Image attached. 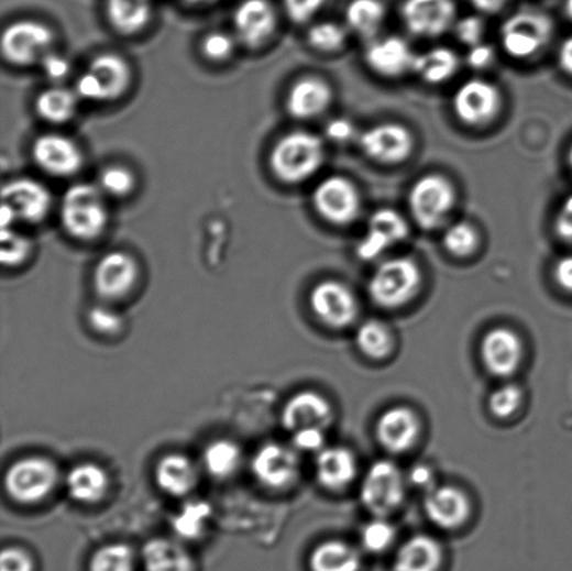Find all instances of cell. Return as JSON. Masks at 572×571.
Masks as SVG:
<instances>
[{
	"mask_svg": "<svg viewBox=\"0 0 572 571\" xmlns=\"http://www.w3.org/2000/svg\"><path fill=\"white\" fill-rule=\"evenodd\" d=\"M326 161V147L316 133L296 131L286 133L270 153V168L277 179L299 185L319 173Z\"/></svg>",
	"mask_w": 572,
	"mask_h": 571,
	"instance_id": "6da1fadb",
	"label": "cell"
},
{
	"mask_svg": "<svg viewBox=\"0 0 572 571\" xmlns=\"http://www.w3.org/2000/svg\"><path fill=\"white\" fill-rule=\"evenodd\" d=\"M59 216L67 235L79 241H94L108 227L106 194L100 186L86 182L72 185L62 197Z\"/></svg>",
	"mask_w": 572,
	"mask_h": 571,
	"instance_id": "7a4b0ae2",
	"label": "cell"
},
{
	"mask_svg": "<svg viewBox=\"0 0 572 571\" xmlns=\"http://www.w3.org/2000/svg\"><path fill=\"white\" fill-rule=\"evenodd\" d=\"M422 283V270L414 259L394 257L374 270L367 289L380 308L397 309L418 295Z\"/></svg>",
	"mask_w": 572,
	"mask_h": 571,
	"instance_id": "3957f363",
	"label": "cell"
},
{
	"mask_svg": "<svg viewBox=\"0 0 572 571\" xmlns=\"http://www.w3.org/2000/svg\"><path fill=\"white\" fill-rule=\"evenodd\" d=\"M457 202V191L443 175H425L415 182L408 195V206L416 226L424 231L441 227Z\"/></svg>",
	"mask_w": 572,
	"mask_h": 571,
	"instance_id": "277c9868",
	"label": "cell"
},
{
	"mask_svg": "<svg viewBox=\"0 0 572 571\" xmlns=\"http://www.w3.org/2000/svg\"><path fill=\"white\" fill-rule=\"evenodd\" d=\"M132 83V69L117 54L96 56L76 83V92L81 100L109 102L118 100Z\"/></svg>",
	"mask_w": 572,
	"mask_h": 571,
	"instance_id": "5b68a950",
	"label": "cell"
},
{
	"mask_svg": "<svg viewBox=\"0 0 572 571\" xmlns=\"http://www.w3.org/2000/svg\"><path fill=\"white\" fill-rule=\"evenodd\" d=\"M59 480L57 466L45 457L15 461L4 476V487L14 502L34 505L51 495Z\"/></svg>",
	"mask_w": 572,
	"mask_h": 571,
	"instance_id": "8992f818",
	"label": "cell"
},
{
	"mask_svg": "<svg viewBox=\"0 0 572 571\" xmlns=\"http://www.w3.org/2000/svg\"><path fill=\"white\" fill-rule=\"evenodd\" d=\"M553 30V20L548 14L537 10H521L503 24V48L512 58H530L549 44Z\"/></svg>",
	"mask_w": 572,
	"mask_h": 571,
	"instance_id": "52a82bcc",
	"label": "cell"
},
{
	"mask_svg": "<svg viewBox=\"0 0 572 571\" xmlns=\"http://www.w3.org/2000/svg\"><path fill=\"white\" fill-rule=\"evenodd\" d=\"M404 497L403 471L388 460L372 464L361 485V501L366 510L376 517H387L403 505Z\"/></svg>",
	"mask_w": 572,
	"mask_h": 571,
	"instance_id": "ba28073f",
	"label": "cell"
},
{
	"mask_svg": "<svg viewBox=\"0 0 572 571\" xmlns=\"http://www.w3.org/2000/svg\"><path fill=\"white\" fill-rule=\"evenodd\" d=\"M54 33L48 25L35 20H20L4 29L2 54L10 65L25 67L41 62L48 54Z\"/></svg>",
	"mask_w": 572,
	"mask_h": 571,
	"instance_id": "9c48e42d",
	"label": "cell"
},
{
	"mask_svg": "<svg viewBox=\"0 0 572 571\" xmlns=\"http://www.w3.org/2000/svg\"><path fill=\"white\" fill-rule=\"evenodd\" d=\"M311 201L317 215L332 226H350L361 215V195L345 176L334 175L321 180Z\"/></svg>",
	"mask_w": 572,
	"mask_h": 571,
	"instance_id": "30bf717a",
	"label": "cell"
},
{
	"mask_svg": "<svg viewBox=\"0 0 572 571\" xmlns=\"http://www.w3.org/2000/svg\"><path fill=\"white\" fill-rule=\"evenodd\" d=\"M502 92L493 83L472 79L464 83L452 98V108L462 123L468 127H485L501 113Z\"/></svg>",
	"mask_w": 572,
	"mask_h": 571,
	"instance_id": "8fae6325",
	"label": "cell"
},
{
	"mask_svg": "<svg viewBox=\"0 0 572 571\" xmlns=\"http://www.w3.org/2000/svg\"><path fill=\"white\" fill-rule=\"evenodd\" d=\"M310 308L322 325L345 329L356 320L359 303L348 285L337 279H324L310 293Z\"/></svg>",
	"mask_w": 572,
	"mask_h": 571,
	"instance_id": "7c38bea8",
	"label": "cell"
},
{
	"mask_svg": "<svg viewBox=\"0 0 572 571\" xmlns=\"http://www.w3.org/2000/svg\"><path fill=\"white\" fill-rule=\"evenodd\" d=\"M359 144L369 158L394 165L409 158L415 149V139L404 124L384 122L374 124L363 132Z\"/></svg>",
	"mask_w": 572,
	"mask_h": 571,
	"instance_id": "4fadbf2b",
	"label": "cell"
},
{
	"mask_svg": "<svg viewBox=\"0 0 572 571\" xmlns=\"http://www.w3.org/2000/svg\"><path fill=\"white\" fill-rule=\"evenodd\" d=\"M253 475L260 484L273 491H283L298 480L300 463L295 448L280 443L262 446L252 460Z\"/></svg>",
	"mask_w": 572,
	"mask_h": 571,
	"instance_id": "5bb4252c",
	"label": "cell"
},
{
	"mask_svg": "<svg viewBox=\"0 0 572 571\" xmlns=\"http://www.w3.org/2000/svg\"><path fill=\"white\" fill-rule=\"evenodd\" d=\"M31 155L44 173L57 178H69L76 175L85 163V157L75 140L61 133L41 134L34 140Z\"/></svg>",
	"mask_w": 572,
	"mask_h": 571,
	"instance_id": "9a60e30c",
	"label": "cell"
},
{
	"mask_svg": "<svg viewBox=\"0 0 572 571\" xmlns=\"http://www.w3.org/2000/svg\"><path fill=\"white\" fill-rule=\"evenodd\" d=\"M405 28L425 39H436L455 24L454 0H405L400 8Z\"/></svg>",
	"mask_w": 572,
	"mask_h": 571,
	"instance_id": "2e32d148",
	"label": "cell"
},
{
	"mask_svg": "<svg viewBox=\"0 0 572 571\" xmlns=\"http://www.w3.org/2000/svg\"><path fill=\"white\" fill-rule=\"evenodd\" d=\"M409 237V226L398 211L380 209L369 220L367 232L358 243L356 253L362 261H374L395 243Z\"/></svg>",
	"mask_w": 572,
	"mask_h": 571,
	"instance_id": "e0dca14e",
	"label": "cell"
},
{
	"mask_svg": "<svg viewBox=\"0 0 572 571\" xmlns=\"http://www.w3.org/2000/svg\"><path fill=\"white\" fill-rule=\"evenodd\" d=\"M139 278L138 262L130 254L114 251L107 253L94 270V288L103 299L127 297Z\"/></svg>",
	"mask_w": 572,
	"mask_h": 571,
	"instance_id": "ac0fdd59",
	"label": "cell"
},
{
	"mask_svg": "<svg viewBox=\"0 0 572 571\" xmlns=\"http://www.w3.org/2000/svg\"><path fill=\"white\" fill-rule=\"evenodd\" d=\"M2 202L12 207L19 221L40 224L52 209V194L41 182L31 178H15L2 189Z\"/></svg>",
	"mask_w": 572,
	"mask_h": 571,
	"instance_id": "d6986e66",
	"label": "cell"
},
{
	"mask_svg": "<svg viewBox=\"0 0 572 571\" xmlns=\"http://www.w3.org/2000/svg\"><path fill=\"white\" fill-rule=\"evenodd\" d=\"M481 355L483 365L492 375L497 377L513 376L522 362V340L512 329L496 327L483 337Z\"/></svg>",
	"mask_w": 572,
	"mask_h": 571,
	"instance_id": "ffe728a7",
	"label": "cell"
},
{
	"mask_svg": "<svg viewBox=\"0 0 572 571\" xmlns=\"http://www.w3.org/2000/svg\"><path fill=\"white\" fill-rule=\"evenodd\" d=\"M284 428L289 432L306 428L327 429L334 420V409L324 396L317 392H300L288 399L280 415Z\"/></svg>",
	"mask_w": 572,
	"mask_h": 571,
	"instance_id": "44dd1931",
	"label": "cell"
},
{
	"mask_svg": "<svg viewBox=\"0 0 572 571\" xmlns=\"http://www.w3.org/2000/svg\"><path fill=\"white\" fill-rule=\"evenodd\" d=\"M233 25L244 45L258 48L277 29V13L268 0H243L233 13Z\"/></svg>",
	"mask_w": 572,
	"mask_h": 571,
	"instance_id": "7402d4cb",
	"label": "cell"
},
{
	"mask_svg": "<svg viewBox=\"0 0 572 571\" xmlns=\"http://www.w3.org/2000/svg\"><path fill=\"white\" fill-rule=\"evenodd\" d=\"M420 422L418 415L408 407H393L377 420L378 443L393 454L405 453L418 440Z\"/></svg>",
	"mask_w": 572,
	"mask_h": 571,
	"instance_id": "603a6c76",
	"label": "cell"
},
{
	"mask_svg": "<svg viewBox=\"0 0 572 571\" xmlns=\"http://www.w3.org/2000/svg\"><path fill=\"white\" fill-rule=\"evenodd\" d=\"M424 507L429 520L443 529L460 528L471 514L465 492L451 485L431 487L426 492Z\"/></svg>",
	"mask_w": 572,
	"mask_h": 571,
	"instance_id": "cb8c5ba5",
	"label": "cell"
},
{
	"mask_svg": "<svg viewBox=\"0 0 572 571\" xmlns=\"http://www.w3.org/2000/svg\"><path fill=\"white\" fill-rule=\"evenodd\" d=\"M415 59L410 45L397 35L373 41L365 52L367 66L383 77H399L414 72Z\"/></svg>",
	"mask_w": 572,
	"mask_h": 571,
	"instance_id": "d4e9b609",
	"label": "cell"
},
{
	"mask_svg": "<svg viewBox=\"0 0 572 571\" xmlns=\"http://www.w3.org/2000/svg\"><path fill=\"white\" fill-rule=\"evenodd\" d=\"M332 97L329 83L320 77H304L290 88L286 97V111L299 121L317 118L331 106Z\"/></svg>",
	"mask_w": 572,
	"mask_h": 571,
	"instance_id": "484cf974",
	"label": "cell"
},
{
	"mask_svg": "<svg viewBox=\"0 0 572 571\" xmlns=\"http://www.w3.org/2000/svg\"><path fill=\"white\" fill-rule=\"evenodd\" d=\"M358 474L356 457L342 446L324 448L316 457V476L322 487L342 491L350 486Z\"/></svg>",
	"mask_w": 572,
	"mask_h": 571,
	"instance_id": "4316f807",
	"label": "cell"
},
{
	"mask_svg": "<svg viewBox=\"0 0 572 571\" xmlns=\"http://www.w3.org/2000/svg\"><path fill=\"white\" fill-rule=\"evenodd\" d=\"M155 480L165 493L170 496H184L195 490L199 481L197 466L184 454H168L161 459Z\"/></svg>",
	"mask_w": 572,
	"mask_h": 571,
	"instance_id": "83f0119b",
	"label": "cell"
},
{
	"mask_svg": "<svg viewBox=\"0 0 572 571\" xmlns=\"http://www.w3.org/2000/svg\"><path fill=\"white\" fill-rule=\"evenodd\" d=\"M443 560V549L435 538L415 536L398 549L394 571H437Z\"/></svg>",
	"mask_w": 572,
	"mask_h": 571,
	"instance_id": "f1b7e54d",
	"label": "cell"
},
{
	"mask_svg": "<svg viewBox=\"0 0 572 571\" xmlns=\"http://www.w3.org/2000/svg\"><path fill=\"white\" fill-rule=\"evenodd\" d=\"M67 491L73 501L82 505H94L106 497L109 490V476L102 466L81 463L73 466L66 480Z\"/></svg>",
	"mask_w": 572,
	"mask_h": 571,
	"instance_id": "f546056e",
	"label": "cell"
},
{
	"mask_svg": "<svg viewBox=\"0 0 572 571\" xmlns=\"http://www.w3.org/2000/svg\"><path fill=\"white\" fill-rule=\"evenodd\" d=\"M145 571H195V562L184 545L174 539H151L143 548Z\"/></svg>",
	"mask_w": 572,
	"mask_h": 571,
	"instance_id": "4dcf8cb0",
	"label": "cell"
},
{
	"mask_svg": "<svg viewBox=\"0 0 572 571\" xmlns=\"http://www.w3.org/2000/svg\"><path fill=\"white\" fill-rule=\"evenodd\" d=\"M106 10L109 24L122 35L140 33L153 15L151 0H107Z\"/></svg>",
	"mask_w": 572,
	"mask_h": 571,
	"instance_id": "1f68e13d",
	"label": "cell"
},
{
	"mask_svg": "<svg viewBox=\"0 0 572 571\" xmlns=\"http://www.w3.org/2000/svg\"><path fill=\"white\" fill-rule=\"evenodd\" d=\"M309 564L311 571H359L362 557L350 543L326 541L314 550Z\"/></svg>",
	"mask_w": 572,
	"mask_h": 571,
	"instance_id": "d6a6232c",
	"label": "cell"
},
{
	"mask_svg": "<svg viewBox=\"0 0 572 571\" xmlns=\"http://www.w3.org/2000/svg\"><path fill=\"white\" fill-rule=\"evenodd\" d=\"M81 98L76 90L52 87L41 92L35 100V111L44 121L55 124L72 121L77 113Z\"/></svg>",
	"mask_w": 572,
	"mask_h": 571,
	"instance_id": "836d02e7",
	"label": "cell"
},
{
	"mask_svg": "<svg viewBox=\"0 0 572 571\" xmlns=\"http://www.w3.org/2000/svg\"><path fill=\"white\" fill-rule=\"evenodd\" d=\"M460 70V59L454 51L437 46V48L416 55L414 72L429 85H441L454 77Z\"/></svg>",
	"mask_w": 572,
	"mask_h": 571,
	"instance_id": "e575fe53",
	"label": "cell"
},
{
	"mask_svg": "<svg viewBox=\"0 0 572 571\" xmlns=\"http://www.w3.org/2000/svg\"><path fill=\"white\" fill-rule=\"evenodd\" d=\"M350 29L363 39H373L386 19V8L380 0H352L345 12Z\"/></svg>",
	"mask_w": 572,
	"mask_h": 571,
	"instance_id": "d590c367",
	"label": "cell"
},
{
	"mask_svg": "<svg viewBox=\"0 0 572 571\" xmlns=\"http://www.w3.org/2000/svg\"><path fill=\"white\" fill-rule=\"evenodd\" d=\"M242 450L231 440H216L207 446L202 463L208 474L226 480L241 469Z\"/></svg>",
	"mask_w": 572,
	"mask_h": 571,
	"instance_id": "8d00e7d4",
	"label": "cell"
},
{
	"mask_svg": "<svg viewBox=\"0 0 572 571\" xmlns=\"http://www.w3.org/2000/svg\"><path fill=\"white\" fill-rule=\"evenodd\" d=\"M356 345L363 355L374 361H383L394 350V337L383 321L369 320L359 327Z\"/></svg>",
	"mask_w": 572,
	"mask_h": 571,
	"instance_id": "74e56055",
	"label": "cell"
},
{
	"mask_svg": "<svg viewBox=\"0 0 572 571\" xmlns=\"http://www.w3.org/2000/svg\"><path fill=\"white\" fill-rule=\"evenodd\" d=\"M211 517V507L206 502L191 501L180 508L172 518V529L180 539L194 541L200 538Z\"/></svg>",
	"mask_w": 572,
	"mask_h": 571,
	"instance_id": "f35d334b",
	"label": "cell"
},
{
	"mask_svg": "<svg viewBox=\"0 0 572 571\" xmlns=\"http://www.w3.org/2000/svg\"><path fill=\"white\" fill-rule=\"evenodd\" d=\"M443 246L452 256L465 259L472 256L480 248V233L466 221H458L447 228Z\"/></svg>",
	"mask_w": 572,
	"mask_h": 571,
	"instance_id": "ab89813d",
	"label": "cell"
},
{
	"mask_svg": "<svg viewBox=\"0 0 572 571\" xmlns=\"http://www.w3.org/2000/svg\"><path fill=\"white\" fill-rule=\"evenodd\" d=\"M133 549L124 543H109L92 554L90 571H133Z\"/></svg>",
	"mask_w": 572,
	"mask_h": 571,
	"instance_id": "60d3db41",
	"label": "cell"
},
{
	"mask_svg": "<svg viewBox=\"0 0 572 571\" xmlns=\"http://www.w3.org/2000/svg\"><path fill=\"white\" fill-rule=\"evenodd\" d=\"M0 245V261L7 267L20 266L28 261L31 253L30 239L13 231V228H2Z\"/></svg>",
	"mask_w": 572,
	"mask_h": 571,
	"instance_id": "b9f144b4",
	"label": "cell"
},
{
	"mask_svg": "<svg viewBox=\"0 0 572 571\" xmlns=\"http://www.w3.org/2000/svg\"><path fill=\"white\" fill-rule=\"evenodd\" d=\"M308 41L311 48L321 52H337L346 43V31L342 25L324 22L315 24L309 30Z\"/></svg>",
	"mask_w": 572,
	"mask_h": 571,
	"instance_id": "7bdbcfd3",
	"label": "cell"
},
{
	"mask_svg": "<svg viewBox=\"0 0 572 571\" xmlns=\"http://www.w3.org/2000/svg\"><path fill=\"white\" fill-rule=\"evenodd\" d=\"M395 528L384 517H376L363 527L361 532L362 547L371 553H382L392 547Z\"/></svg>",
	"mask_w": 572,
	"mask_h": 571,
	"instance_id": "ee69618b",
	"label": "cell"
},
{
	"mask_svg": "<svg viewBox=\"0 0 572 571\" xmlns=\"http://www.w3.org/2000/svg\"><path fill=\"white\" fill-rule=\"evenodd\" d=\"M134 185H136V178L132 171L122 165H112V167L103 169L100 182H98L103 194L112 197H124L132 194Z\"/></svg>",
	"mask_w": 572,
	"mask_h": 571,
	"instance_id": "f6af8a7d",
	"label": "cell"
},
{
	"mask_svg": "<svg viewBox=\"0 0 572 571\" xmlns=\"http://www.w3.org/2000/svg\"><path fill=\"white\" fill-rule=\"evenodd\" d=\"M522 404V391L517 384H504L488 398V409L496 418L513 417Z\"/></svg>",
	"mask_w": 572,
	"mask_h": 571,
	"instance_id": "bcb514c9",
	"label": "cell"
},
{
	"mask_svg": "<svg viewBox=\"0 0 572 571\" xmlns=\"http://www.w3.org/2000/svg\"><path fill=\"white\" fill-rule=\"evenodd\" d=\"M88 323L96 333L102 336H114L123 329V318L117 310L108 306H94L88 311Z\"/></svg>",
	"mask_w": 572,
	"mask_h": 571,
	"instance_id": "7dc6e473",
	"label": "cell"
},
{
	"mask_svg": "<svg viewBox=\"0 0 572 571\" xmlns=\"http://www.w3.org/2000/svg\"><path fill=\"white\" fill-rule=\"evenodd\" d=\"M235 44L231 35L222 33V31H215L205 36L201 44L202 54L207 59L215 62H222L232 55Z\"/></svg>",
	"mask_w": 572,
	"mask_h": 571,
	"instance_id": "c3c4849f",
	"label": "cell"
},
{
	"mask_svg": "<svg viewBox=\"0 0 572 571\" xmlns=\"http://www.w3.org/2000/svg\"><path fill=\"white\" fill-rule=\"evenodd\" d=\"M483 34H485V22L477 15H466L455 22L457 39L470 48L482 43Z\"/></svg>",
	"mask_w": 572,
	"mask_h": 571,
	"instance_id": "681fc988",
	"label": "cell"
},
{
	"mask_svg": "<svg viewBox=\"0 0 572 571\" xmlns=\"http://www.w3.org/2000/svg\"><path fill=\"white\" fill-rule=\"evenodd\" d=\"M326 0H284L286 15L296 24L308 23Z\"/></svg>",
	"mask_w": 572,
	"mask_h": 571,
	"instance_id": "f907efd6",
	"label": "cell"
},
{
	"mask_svg": "<svg viewBox=\"0 0 572 571\" xmlns=\"http://www.w3.org/2000/svg\"><path fill=\"white\" fill-rule=\"evenodd\" d=\"M294 448L305 453H319L326 448L324 429L306 428L294 432Z\"/></svg>",
	"mask_w": 572,
	"mask_h": 571,
	"instance_id": "816d5d0a",
	"label": "cell"
},
{
	"mask_svg": "<svg viewBox=\"0 0 572 571\" xmlns=\"http://www.w3.org/2000/svg\"><path fill=\"white\" fill-rule=\"evenodd\" d=\"M0 571H34L33 558L22 548H7L0 557Z\"/></svg>",
	"mask_w": 572,
	"mask_h": 571,
	"instance_id": "f5cc1de1",
	"label": "cell"
},
{
	"mask_svg": "<svg viewBox=\"0 0 572 571\" xmlns=\"http://www.w3.org/2000/svg\"><path fill=\"white\" fill-rule=\"evenodd\" d=\"M41 66H43V70L46 76L50 77L51 80L59 81L65 79L70 72L69 61L64 58L62 55L52 54L48 52L40 62Z\"/></svg>",
	"mask_w": 572,
	"mask_h": 571,
	"instance_id": "db71d44e",
	"label": "cell"
},
{
	"mask_svg": "<svg viewBox=\"0 0 572 571\" xmlns=\"http://www.w3.org/2000/svg\"><path fill=\"white\" fill-rule=\"evenodd\" d=\"M494 58H496V52L492 45L485 43L471 46L466 55L468 65L473 69H486L493 64Z\"/></svg>",
	"mask_w": 572,
	"mask_h": 571,
	"instance_id": "11a10c76",
	"label": "cell"
},
{
	"mask_svg": "<svg viewBox=\"0 0 572 571\" xmlns=\"http://www.w3.org/2000/svg\"><path fill=\"white\" fill-rule=\"evenodd\" d=\"M326 134L327 138L332 140V142H350V140L355 136V127H353V123L350 121V119H332V121L327 124Z\"/></svg>",
	"mask_w": 572,
	"mask_h": 571,
	"instance_id": "9f6ffc18",
	"label": "cell"
},
{
	"mask_svg": "<svg viewBox=\"0 0 572 571\" xmlns=\"http://www.w3.org/2000/svg\"><path fill=\"white\" fill-rule=\"evenodd\" d=\"M554 279L561 288L572 293V256H564L556 263Z\"/></svg>",
	"mask_w": 572,
	"mask_h": 571,
	"instance_id": "6f0895ef",
	"label": "cell"
},
{
	"mask_svg": "<svg viewBox=\"0 0 572 571\" xmlns=\"http://www.w3.org/2000/svg\"><path fill=\"white\" fill-rule=\"evenodd\" d=\"M433 481V472L428 466L418 465L410 472V482L416 486L424 487L426 492L436 486Z\"/></svg>",
	"mask_w": 572,
	"mask_h": 571,
	"instance_id": "680465c9",
	"label": "cell"
},
{
	"mask_svg": "<svg viewBox=\"0 0 572 571\" xmlns=\"http://www.w3.org/2000/svg\"><path fill=\"white\" fill-rule=\"evenodd\" d=\"M554 231L563 241L572 242V212L560 210L554 220Z\"/></svg>",
	"mask_w": 572,
	"mask_h": 571,
	"instance_id": "91938a15",
	"label": "cell"
},
{
	"mask_svg": "<svg viewBox=\"0 0 572 571\" xmlns=\"http://www.w3.org/2000/svg\"><path fill=\"white\" fill-rule=\"evenodd\" d=\"M559 64L566 75L572 76V36L560 46Z\"/></svg>",
	"mask_w": 572,
	"mask_h": 571,
	"instance_id": "94428289",
	"label": "cell"
},
{
	"mask_svg": "<svg viewBox=\"0 0 572 571\" xmlns=\"http://www.w3.org/2000/svg\"><path fill=\"white\" fill-rule=\"evenodd\" d=\"M470 2L482 13H497L506 7L507 0H470Z\"/></svg>",
	"mask_w": 572,
	"mask_h": 571,
	"instance_id": "6125c7cd",
	"label": "cell"
},
{
	"mask_svg": "<svg viewBox=\"0 0 572 571\" xmlns=\"http://www.w3.org/2000/svg\"><path fill=\"white\" fill-rule=\"evenodd\" d=\"M561 210L572 212V195L566 197L563 207H561Z\"/></svg>",
	"mask_w": 572,
	"mask_h": 571,
	"instance_id": "be15d7a7",
	"label": "cell"
},
{
	"mask_svg": "<svg viewBox=\"0 0 572 571\" xmlns=\"http://www.w3.org/2000/svg\"><path fill=\"white\" fill-rule=\"evenodd\" d=\"M565 13L572 20V0H565Z\"/></svg>",
	"mask_w": 572,
	"mask_h": 571,
	"instance_id": "e7e4bbea",
	"label": "cell"
},
{
	"mask_svg": "<svg viewBox=\"0 0 572 571\" xmlns=\"http://www.w3.org/2000/svg\"><path fill=\"white\" fill-rule=\"evenodd\" d=\"M186 2L191 3V4H205V3L215 2V0H186Z\"/></svg>",
	"mask_w": 572,
	"mask_h": 571,
	"instance_id": "03108f58",
	"label": "cell"
},
{
	"mask_svg": "<svg viewBox=\"0 0 572 571\" xmlns=\"http://www.w3.org/2000/svg\"><path fill=\"white\" fill-rule=\"evenodd\" d=\"M569 163H570V167L572 169V145H571V150H570V153H569Z\"/></svg>",
	"mask_w": 572,
	"mask_h": 571,
	"instance_id": "003e7915",
	"label": "cell"
}]
</instances>
